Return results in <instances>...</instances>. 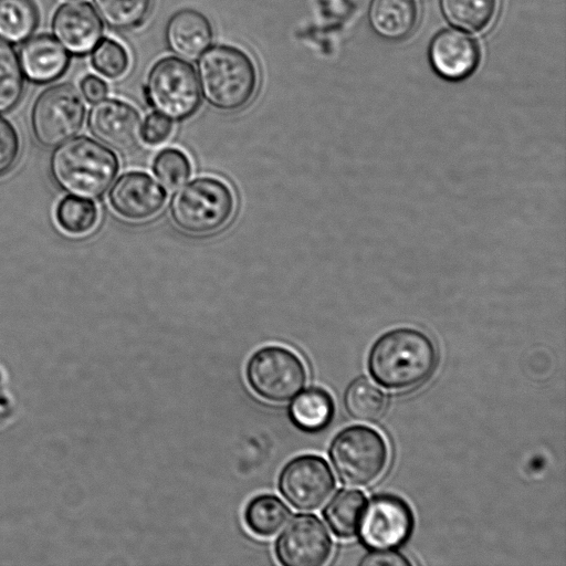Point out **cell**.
Segmentation results:
<instances>
[{"instance_id": "1", "label": "cell", "mask_w": 566, "mask_h": 566, "mask_svg": "<svg viewBox=\"0 0 566 566\" xmlns=\"http://www.w3.org/2000/svg\"><path fill=\"white\" fill-rule=\"evenodd\" d=\"M438 352L432 339L417 328L398 327L384 333L371 346L368 369L388 389L407 390L434 371Z\"/></svg>"}, {"instance_id": "2", "label": "cell", "mask_w": 566, "mask_h": 566, "mask_svg": "<svg viewBox=\"0 0 566 566\" xmlns=\"http://www.w3.org/2000/svg\"><path fill=\"white\" fill-rule=\"evenodd\" d=\"M200 91L207 103L221 112H235L254 97L259 85L255 62L231 44L209 46L197 64Z\"/></svg>"}, {"instance_id": "3", "label": "cell", "mask_w": 566, "mask_h": 566, "mask_svg": "<svg viewBox=\"0 0 566 566\" xmlns=\"http://www.w3.org/2000/svg\"><path fill=\"white\" fill-rule=\"evenodd\" d=\"M119 170L117 156L96 140L80 136L59 145L50 159L54 182L65 192L98 198Z\"/></svg>"}, {"instance_id": "4", "label": "cell", "mask_w": 566, "mask_h": 566, "mask_svg": "<svg viewBox=\"0 0 566 566\" xmlns=\"http://www.w3.org/2000/svg\"><path fill=\"white\" fill-rule=\"evenodd\" d=\"M235 208L234 192L227 182L212 176H200L174 193L169 217L181 232L200 237L228 226Z\"/></svg>"}, {"instance_id": "5", "label": "cell", "mask_w": 566, "mask_h": 566, "mask_svg": "<svg viewBox=\"0 0 566 566\" xmlns=\"http://www.w3.org/2000/svg\"><path fill=\"white\" fill-rule=\"evenodd\" d=\"M145 96L149 106L168 119H188L198 111L201 102L193 66L177 56L161 57L148 72Z\"/></svg>"}, {"instance_id": "6", "label": "cell", "mask_w": 566, "mask_h": 566, "mask_svg": "<svg viewBox=\"0 0 566 566\" xmlns=\"http://www.w3.org/2000/svg\"><path fill=\"white\" fill-rule=\"evenodd\" d=\"M329 458L343 483L366 486L384 473L388 463V447L375 429L353 426L333 439Z\"/></svg>"}, {"instance_id": "7", "label": "cell", "mask_w": 566, "mask_h": 566, "mask_svg": "<svg viewBox=\"0 0 566 566\" xmlns=\"http://www.w3.org/2000/svg\"><path fill=\"white\" fill-rule=\"evenodd\" d=\"M245 376L249 386L262 399L286 402L302 391L307 373L302 359L282 346H266L249 359Z\"/></svg>"}, {"instance_id": "8", "label": "cell", "mask_w": 566, "mask_h": 566, "mask_svg": "<svg viewBox=\"0 0 566 566\" xmlns=\"http://www.w3.org/2000/svg\"><path fill=\"white\" fill-rule=\"evenodd\" d=\"M85 104L72 84L45 88L35 99L31 126L35 139L45 147H55L74 137L82 128Z\"/></svg>"}, {"instance_id": "9", "label": "cell", "mask_w": 566, "mask_h": 566, "mask_svg": "<svg viewBox=\"0 0 566 566\" xmlns=\"http://www.w3.org/2000/svg\"><path fill=\"white\" fill-rule=\"evenodd\" d=\"M335 479L327 462L315 454H304L291 460L282 470L279 489L296 510L314 511L331 496Z\"/></svg>"}, {"instance_id": "10", "label": "cell", "mask_w": 566, "mask_h": 566, "mask_svg": "<svg viewBox=\"0 0 566 566\" xmlns=\"http://www.w3.org/2000/svg\"><path fill=\"white\" fill-rule=\"evenodd\" d=\"M412 526V512L403 500L394 495H378L364 509L357 531L366 546L389 549L401 545L409 537Z\"/></svg>"}, {"instance_id": "11", "label": "cell", "mask_w": 566, "mask_h": 566, "mask_svg": "<svg viewBox=\"0 0 566 566\" xmlns=\"http://www.w3.org/2000/svg\"><path fill=\"white\" fill-rule=\"evenodd\" d=\"M331 553V536L313 514L295 515L275 543L276 558L285 566H319Z\"/></svg>"}, {"instance_id": "12", "label": "cell", "mask_w": 566, "mask_h": 566, "mask_svg": "<svg viewBox=\"0 0 566 566\" xmlns=\"http://www.w3.org/2000/svg\"><path fill=\"white\" fill-rule=\"evenodd\" d=\"M87 126L93 136L119 153L132 151L142 139L143 122L138 111L117 98L96 102L90 109Z\"/></svg>"}, {"instance_id": "13", "label": "cell", "mask_w": 566, "mask_h": 566, "mask_svg": "<svg viewBox=\"0 0 566 566\" xmlns=\"http://www.w3.org/2000/svg\"><path fill=\"white\" fill-rule=\"evenodd\" d=\"M166 190L143 171H128L118 177L108 192L112 210L132 222L146 221L165 207Z\"/></svg>"}, {"instance_id": "14", "label": "cell", "mask_w": 566, "mask_h": 566, "mask_svg": "<svg viewBox=\"0 0 566 566\" xmlns=\"http://www.w3.org/2000/svg\"><path fill=\"white\" fill-rule=\"evenodd\" d=\"M480 56L475 40L453 29L438 32L428 48V59L433 72L449 82L470 77L479 66Z\"/></svg>"}, {"instance_id": "15", "label": "cell", "mask_w": 566, "mask_h": 566, "mask_svg": "<svg viewBox=\"0 0 566 566\" xmlns=\"http://www.w3.org/2000/svg\"><path fill=\"white\" fill-rule=\"evenodd\" d=\"M56 39L73 54L91 52L103 35V23L87 2L73 1L60 6L52 19Z\"/></svg>"}, {"instance_id": "16", "label": "cell", "mask_w": 566, "mask_h": 566, "mask_svg": "<svg viewBox=\"0 0 566 566\" xmlns=\"http://www.w3.org/2000/svg\"><path fill=\"white\" fill-rule=\"evenodd\" d=\"M165 38L169 50L176 55L196 60L211 45L213 28L199 10L184 8L167 21Z\"/></svg>"}, {"instance_id": "17", "label": "cell", "mask_w": 566, "mask_h": 566, "mask_svg": "<svg viewBox=\"0 0 566 566\" xmlns=\"http://www.w3.org/2000/svg\"><path fill=\"white\" fill-rule=\"evenodd\" d=\"M69 62L66 50L49 34L33 36L20 50L22 71L35 83L59 78L66 71Z\"/></svg>"}, {"instance_id": "18", "label": "cell", "mask_w": 566, "mask_h": 566, "mask_svg": "<svg viewBox=\"0 0 566 566\" xmlns=\"http://www.w3.org/2000/svg\"><path fill=\"white\" fill-rule=\"evenodd\" d=\"M368 21L382 39L401 41L417 27L418 8L415 0H371Z\"/></svg>"}, {"instance_id": "19", "label": "cell", "mask_w": 566, "mask_h": 566, "mask_svg": "<svg viewBox=\"0 0 566 566\" xmlns=\"http://www.w3.org/2000/svg\"><path fill=\"white\" fill-rule=\"evenodd\" d=\"M290 406L292 422L301 430L316 432L324 429L334 415L331 395L321 388H308L297 394Z\"/></svg>"}, {"instance_id": "20", "label": "cell", "mask_w": 566, "mask_h": 566, "mask_svg": "<svg viewBox=\"0 0 566 566\" xmlns=\"http://www.w3.org/2000/svg\"><path fill=\"white\" fill-rule=\"evenodd\" d=\"M290 514L287 505L280 497L273 494H260L248 503L244 521L253 534L269 537L285 526Z\"/></svg>"}, {"instance_id": "21", "label": "cell", "mask_w": 566, "mask_h": 566, "mask_svg": "<svg viewBox=\"0 0 566 566\" xmlns=\"http://www.w3.org/2000/svg\"><path fill=\"white\" fill-rule=\"evenodd\" d=\"M366 505L363 492L354 489L338 491L324 511L325 520L338 537H352L358 530Z\"/></svg>"}, {"instance_id": "22", "label": "cell", "mask_w": 566, "mask_h": 566, "mask_svg": "<svg viewBox=\"0 0 566 566\" xmlns=\"http://www.w3.org/2000/svg\"><path fill=\"white\" fill-rule=\"evenodd\" d=\"M497 0H440L444 19L469 32L484 30L493 20Z\"/></svg>"}, {"instance_id": "23", "label": "cell", "mask_w": 566, "mask_h": 566, "mask_svg": "<svg viewBox=\"0 0 566 566\" xmlns=\"http://www.w3.org/2000/svg\"><path fill=\"white\" fill-rule=\"evenodd\" d=\"M39 12L32 0H0V38L20 43L36 29Z\"/></svg>"}, {"instance_id": "24", "label": "cell", "mask_w": 566, "mask_h": 566, "mask_svg": "<svg viewBox=\"0 0 566 566\" xmlns=\"http://www.w3.org/2000/svg\"><path fill=\"white\" fill-rule=\"evenodd\" d=\"M347 412L356 420L374 422L381 418L387 400L384 392L367 378L349 384L344 396Z\"/></svg>"}, {"instance_id": "25", "label": "cell", "mask_w": 566, "mask_h": 566, "mask_svg": "<svg viewBox=\"0 0 566 566\" xmlns=\"http://www.w3.org/2000/svg\"><path fill=\"white\" fill-rule=\"evenodd\" d=\"M55 219L64 232L82 235L95 228L98 210L96 205L86 198L66 196L56 206Z\"/></svg>"}, {"instance_id": "26", "label": "cell", "mask_w": 566, "mask_h": 566, "mask_svg": "<svg viewBox=\"0 0 566 566\" xmlns=\"http://www.w3.org/2000/svg\"><path fill=\"white\" fill-rule=\"evenodd\" d=\"M24 91L23 71L13 46L0 38V113L20 102Z\"/></svg>"}, {"instance_id": "27", "label": "cell", "mask_w": 566, "mask_h": 566, "mask_svg": "<svg viewBox=\"0 0 566 566\" xmlns=\"http://www.w3.org/2000/svg\"><path fill=\"white\" fill-rule=\"evenodd\" d=\"M104 22L115 30L139 27L150 12L153 0H93Z\"/></svg>"}, {"instance_id": "28", "label": "cell", "mask_w": 566, "mask_h": 566, "mask_svg": "<svg viewBox=\"0 0 566 566\" xmlns=\"http://www.w3.org/2000/svg\"><path fill=\"white\" fill-rule=\"evenodd\" d=\"M153 171L164 188L172 191L191 176V163L182 150L165 148L156 155L153 161Z\"/></svg>"}, {"instance_id": "29", "label": "cell", "mask_w": 566, "mask_h": 566, "mask_svg": "<svg viewBox=\"0 0 566 566\" xmlns=\"http://www.w3.org/2000/svg\"><path fill=\"white\" fill-rule=\"evenodd\" d=\"M92 64L102 75L117 78L127 71L129 56L120 43L112 39H104L94 48Z\"/></svg>"}, {"instance_id": "30", "label": "cell", "mask_w": 566, "mask_h": 566, "mask_svg": "<svg viewBox=\"0 0 566 566\" xmlns=\"http://www.w3.org/2000/svg\"><path fill=\"white\" fill-rule=\"evenodd\" d=\"M20 154V139L17 129L0 116V177L15 164Z\"/></svg>"}, {"instance_id": "31", "label": "cell", "mask_w": 566, "mask_h": 566, "mask_svg": "<svg viewBox=\"0 0 566 566\" xmlns=\"http://www.w3.org/2000/svg\"><path fill=\"white\" fill-rule=\"evenodd\" d=\"M172 129L174 125L170 119L154 113L146 117L142 126V139L147 145L157 146L171 136Z\"/></svg>"}, {"instance_id": "32", "label": "cell", "mask_w": 566, "mask_h": 566, "mask_svg": "<svg viewBox=\"0 0 566 566\" xmlns=\"http://www.w3.org/2000/svg\"><path fill=\"white\" fill-rule=\"evenodd\" d=\"M410 564V560L403 555L390 549L371 552L360 560V565L364 566H406Z\"/></svg>"}, {"instance_id": "33", "label": "cell", "mask_w": 566, "mask_h": 566, "mask_svg": "<svg viewBox=\"0 0 566 566\" xmlns=\"http://www.w3.org/2000/svg\"><path fill=\"white\" fill-rule=\"evenodd\" d=\"M81 90L85 99L90 103H96L105 98L107 94L106 83L95 75L85 76L81 82Z\"/></svg>"}]
</instances>
